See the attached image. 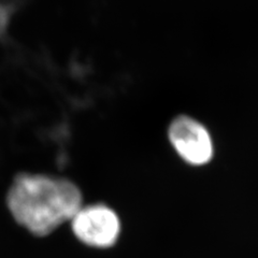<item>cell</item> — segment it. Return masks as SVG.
<instances>
[{
  "instance_id": "obj_1",
  "label": "cell",
  "mask_w": 258,
  "mask_h": 258,
  "mask_svg": "<svg viewBox=\"0 0 258 258\" xmlns=\"http://www.w3.org/2000/svg\"><path fill=\"white\" fill-rule=\"evenodd\" d=\"M7 205L16 223L32 235L45 237L71 221L83 206V197L67 179L21 173L8 191Z\"/></svg>"
},
{
  "instance_id": "obj_2",
  "label": "cell",
  "mask_w": 258,
  "mask_h": 258,
  "mask_svg": "<svg viewBox=\"0 0 258 258\" xmlns=\"http://www.w3.org/2000/svg\"><path fill=\"white\" fill-rule=\"evenodd\" d=\"M70 223L77 239L95 248L112 247L122 231L117 213L102 204L82 206Z\"/></svg>"
},
{
  "instance_id": "obj_3",
  "label": "cell",
  "mask_w": 258,
  "mask_h": 258,
  "mask_svg": "<svg viewBox=\"0 0 258 258\" xmlns=\"http://www.w3.org/2000/svg\"><path fill=\"white\" fill-rule=\"evenodd\" d=\"M168 139L180 158L187 165H208L214 157L211 134L199 120L187 115L175 117L168 128Z\"/></svg>"
}]
</instances>
